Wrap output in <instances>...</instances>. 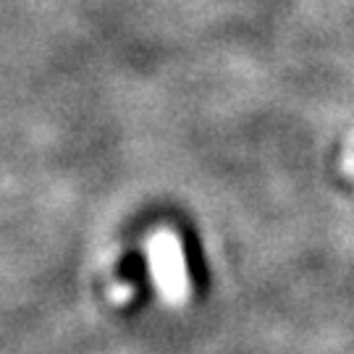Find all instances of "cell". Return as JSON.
I'll list each match as a JSON object with an SVG mask.
<instances>
[{
	"mask_svg": "<svg viewBox=\"0 0 354 354\" xmlns=\"http://www.w3.org/2000/svg\"><path fill=\"white\" fill-rule=\"evenodd\" d=\"M147 257H150L152 281L160 291V297L171 307L187 304V299L192 297V281L181 239L168 228L155 231L147 244Z\"/></svg>",
	"mask_w": 354,
	"mask_h": 354,
	"instance_id": "obj_1",
	"label": "cell"
}]
</instances>
